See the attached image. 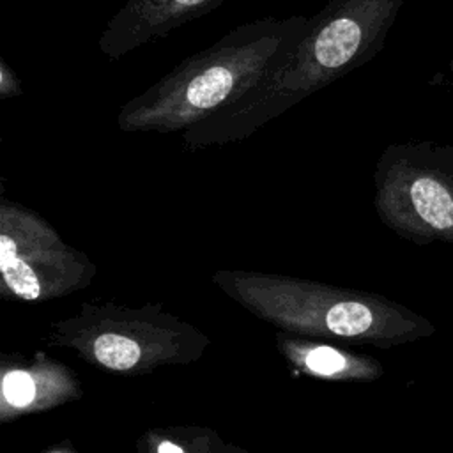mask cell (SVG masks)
I'll list each match as a JSON object with an SVG mask.
<instances>
[{"label":"cell","instance_id":"obj_2","mask_svg":"<svg viewBox=\"0 0 453 453\" xmlns=\"http://www.w3.org/2000/svg\"><path fill=\"white\" fill-rule=\"evenodd\" d=\"M308 19L304 14L262 16L234 27L127 99L117 115L119 129L186 131L225 110L285 62Z\"/></svg>","mask_w":453,"mask_h":453},{"label":"cell","instance_id":"obj_9","mask_svg":"<svg viewBox=\"0 0 453 453\" xmlns=\"http://www.w3.org/2000/svg\"><path fill=\"white\" fill-rule=\"evenodd\" d=\"M0 96L2 99L21 96V81L4 58L0 60Z\"/></svg>","mask_w":453,"mask_h":453},{"label":"cell","instance_id":"obj_11","mask_svg":"<svg viewBox=\"0 0 453 453\" xmlns=\"http://www.w3.org/2000/svg\"><path fill=\"white\" fill-rule=\"evenodd\" d=\"M51 453H62V451H51Z\"/></svg>","mask_w":453,"mask_h":453},{"label":"cell","instance_id":"obj_10","mask_svg":"<svg viewBox=\"0 0 453 453\" xmlns=\"http://www.w3.org/2000/svg\"><path fill=\"white\" fill-rule=\"evenodd\" d=\"M157 453H184V449H182L180 446L173 444V442H168V441H165V442H161V444H159V448H157Z\"/></svg>","mask_w":453,"mask_h":453},{"label":"cell","instance_id":"obj_3","mask_svg":"<svg viewBox=\"0 0 453 453\" xmlns=\"http://www.w3.org/2000/svg\"><path fill=\"white\" fill-rule=\"evenodd\" d=\"M384 221L416 244L453 242V145H391L377 166Z\"/></svg>","mask_w":453,"mask_h":453},{"label":"cell","instance_id":"obj_4","mask_svg":"<svg viewBox=\"0 0 453 453\" xmlns=\"http://www.w3.org/2000/svg\"><path fill=\"white\" fill-rule=\"evenodd\" d=\"M228 0H126L99 35V51L119 60Z\"/></svg>","mask_w":453,"mask_h":453},{"label":"cell","instance_id":"obj_6","mask_svg":"<svg viewBox=\"0 0 453 453\" xmlns=\"http://www.w3.org/2000/svg\"><path fill=\"white\" fill-rule=\"evenodd\" d=\"M96 359L110 370H127L140 359V345L122 334L104 333L94 342Z\"/></svg>","mask_w":453,"mask_h":453},{"label":"cell","instance_id":"obj_7","mask_svg":"<svg viewBox=\"0 0 453 453\" xmlns=\"http://www.w3.org/2000/svg\"><path fill=\"white\" fill-rule=\"evenodd\" d=\"M304 363L310 370H313L317 373H322V375L338 373L347 366L345 356L340 354L338 350L331 349V347H317V349L310 350L306 354Z\"/></svg>","mask_w":453,"mask_h":453},{"label":"cell","instance_id":"obj_5","mask_svg":"<svg viewBox=\"0 0 453 453\" xmlns=\"http://www.w3.org/2000/svg\"><path fill=\"white\" fill-rule=\"evenodd\" d=\"M0 271L14 296L25 301H35L42 294L37 273L19 257L16 241L5 232L0 235Z\"/></svg>","mask_w":453,"mask_h":453},{"label":"cell","instance_id":"obj_1","mask_svg":"<svg viewBox=\"0 0 453 453\" xmlns=\"http://www.w3.org/2000/svg\"><path fill=\"white\" fill-rule=\"evenodd\" d=\"M405 0H329L308 19L294 51L255 88L212 117L188 127L186 145L250 136L317 90L370 62L384 46Z\"/></svg>","mask_w":453,"mask_h":453},{"label":"cell","instance_id":"obj_8","mask_svg":"<svg viewBox=\"0 0 453 453\" xmlns=\"http://www.w3.org/2000/svg\"><path fill=\"white\" fill-rule=\"evenodd\" d=\"M4 396L12 405H25L34 396V382L25 372H11L4 377Z\"/></svg>","mask_w":453,"mask_h":453}]
</instances>
